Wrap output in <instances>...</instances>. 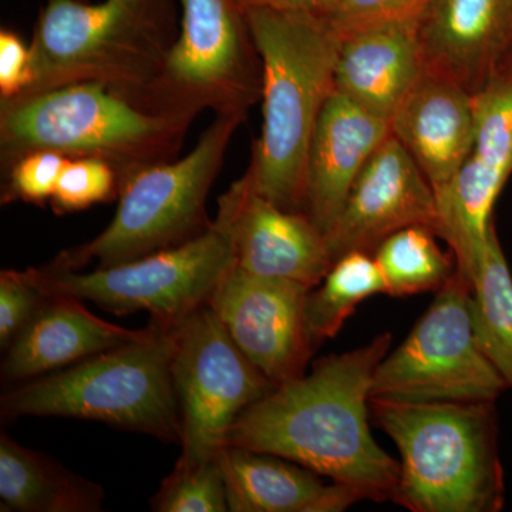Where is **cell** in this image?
I'll use <instances>...</instances> for the list:
<instances>
[{"label": "cell", "instance_id": "27", "mask_svg": "<svg viewBox=\"0 0 512 512\" xmlns=\"http://www.w3.org/2000/svg\"><path fill=\"white\" fill-rule=\"evenodd\" d=\"M120 175L107 161L94 157L69 158L50 204L57 214L86 210L119 194Z\"/></svg>", "mask_w": 512, "mask_h": 512}, {"label": "cell", "instance_id": "21", "mask_svg": "<svg viewBox=\"0 0 512 512\" xmlns=\"http://www.w3.org/2000/svg\"><path fill=\"white\" fill-rule=\"evenodd\" d=\"M228 511L342 512L367 500L352 485L332 481L274 454L225 446L218 456Z\"/></svg>", "mask_w": 512, "mask_h": 512}, {"label": "cell", "instance_id": "1", "mask_svg": "<svg viewBox=\"0 0 512 512\" xmlns=\"http://www.w3.org/2000/svg\"><path fill=\"white\" fill-rule=\"evenodd\" d=\"M389 332L372 342L322 357L311 373L274 387L232 424L227 446L291 460L367 500H392L400 464L370 431V390L392 348Z\"/></svg>", "mask_w": 512, "mask_h": 512}, {"label": "cell", "instance_id": "23", "mask_svg": "<svg viewBox=\"0 0 512 512\" xmlns=\"http://www.w3.org/2000/svg\"><path fill=\"white\" fill-rule=\"evenodd\" d=\"M473 318L481 349L512 389V274L495 222L473 282Z\"/></svg>", "mask_w": 512, "mask_h": 512}, {"label": "cell", "instance_id": "33", "mask_svg": "<svg viewBox=\"0 0 512 512\" xmlns=\"http://www.w3.org/2000/svg\"><path fill=\"white\" fill-rule=\"evenodd\" d=\"M512 69V46H511V50H510V55H508V59H507V62H505V66H504V69ZM503 70H501V72H503Z\"/></svg>", "mask_w": 512, "mask_h": 512}, {"label": "cell", "instance_id": "31", "mask_svg": "<svg viewBox=\"0 0 512 512\" xmlns=\"http://www.w3.org/2000/svg\"><path fill=\"white\" fill-rule=\"evenodd\" d=\"M33 83L32 50L9 30L0 33V97L23 96Z\"/></svg>", "mask_w": 512, "mask_h": 512}, {"label": "cell", "instance_id": "10", "mask_svg": "<svg viewBox=\"0 0 512 512\" xmlns=\"http://www.w3.org/2000/svg\"><path fill=\"white\" fill-rule=\"evenodd\" d=\"M181 26L154 97L171 109L242 114L261 100L262 63L245 0H180Z\"/></svg>", "mask_w": 512, "mask_h": 512}, {"label": "cell", "instance_id": "4", "mask_svg": "<svg viewBox=\"0 0 512 512\" xmlns=\"http://www.w3.org/2000/svg\"><path fill=\"white\" fill-rule=\"evenodd\" d=\"M494 402L370 400L400 453L392 501L412 512H498L505 503Z\"/></svg>", "mask_w": 512, "mask_h": 512}, {"label": "cell", "instance_id": "18", "mask_svg": "<svg viewBox=\"0 0 512 512\" xmlns=\"http://www.w3.org/2000/svg\"><path fill=\"white\" fill-rule=\"evenodd\" d=\"M392 134L390 121L349 99L330 94L309 148L306 212L326 234L339 217L365 165Z\"/></svg>", "mask_w": 512, "mask_h": 512}, {"label": "cell", "instance_id": "16", "mask_svg": "<svg viewBox=\"0 0 512 512\" xmlns=\"http://www.w3.org/2000/svg\"><path fill=\"white\" fill-rule=\"evenodd\" d=\"M424 72L483 92L512 46V0H430L419 22Z\"/></svg>", "mask_w": 512, "mask_h": 512}, {"label": "cell", "instance_id": "9", "mask_svg": "<svg viewBox=\"0 0 512 512\" xmlns=\"http://www.w3.org/2000/svg\"><path fill=\"white\" fill-rule=\"evenodd\" d=\"M505 390L477 340L473 284L456 271L412 332L377 366L370 400L497 403Z\"/></svg>", "mask_w": 512, "mask_h": 512}, {"label": "cell", "instance_id": "2", "mask_svg": "<svg viewBox=\"0 0 512 512\" xmlns=\"http://www.w3.org/2000/svg\"><path fill=\"white\" fill-rule=\"evenodd\" d=\"M262 63V131L247 170L262 197L306 212L313 131L330 94L340 35L323 15L245 2Z\"/></svg>", "mask_w": 512, "mask_h": 512}, {"label": "cell", "instance_id": "8", "mask_svg": "<svg viewBox=\"0 0 512 512\" xmlns=\"http://www.w3.org/2000/svg\"><path fill=\"white\" fill-rule=\"evenodd\" d=\"M234 266L231 235L217 217L198 237L124 264L90 272L50 265L26 272L46 296L92 301L116 315L148 312L157 325L174 329L207 305L221 279Z\"/></svg>", "mask_w": 512, "mask_h": 512}, {"label": "cell", "instance_id": "28", "mask_svg": "<svg viewBox=\"0 0 512 512\" xmlns=\"http://www.w3.org/2000/svg\"><path fill=\"white\" fill-rule=\"evenodd\" d=\"M69 158L55 151H35L18 158L10 164L8 188L3 201L43 204L52 200Z\"/></svg>", "mask_w": 512, "mask_h": 512}, {"label": "cell", "instance_id": "24", "mask_svg": "<svg viewBox=\"0 0 512 512\" xmlns=\"http://www.w3.org/2000/svg\"><path fill=\"white\" fill-rule=\"evenodd\" d=\"M320 284L309 291L305 303L306 328L315 346L335 338L360 303L386 293L375 256L362 251L339 258Z\"/></svg>", "mask_w": 512, "mask_h": 512}, {"label": "cell", "instance_id": "22", "mask_svg": "<svg viewBox=\"0 0 512 512\" xmlns=\"http://www.w3.org/2000/svg\"><path fill=\"white\" fill-rule=\"evenodd\" d=\"M99 484L66 470L52 458L0 436V510L13 512H97Z\"/></svg>", "mask_w": 512, "mask_h": 512}, {"label": "cell", "instance_id": "25", "mask_svg": "<svg viewBox=\"0 0 512 512\" xmlns=\"http://www.w3.org/2000/svg\"><path fill=\"white\" fill-rule=\"evenodd\" d=\"M433 229L413 225L384 239L373 252L382 272L386 295L394 298L440 291L456 274L453 252L437 244Z\"/></svg>", "mask_w": 512, "mask_h": 512}, {"label": "cell", "instance_id": "12", "mask_svg": "<svg viewBox=\"0 0 512 512\" xmlns=\"http://www.w3.org/2000/svg\"><path fill=\"white\" fill-rule=\"evenodd\" d=\"M476 134L456 180L439 204L437 237L473 284L494 224L493 210L512 174V69L477 94Z\"/></svg>", "mask_w": 512, "mask_h": 512}, {"label": "cell", "instance_id": "17", "mask_svg": "<svg viewBox=\"0 0 512 512\" xmlns=\"http://www.w3.org/2000/svg\"><path fill=\"white\" fill-rule=\"evenodd\" d=\"M390 130L419 165L439 202L473 146L476 97L451 80L423 72L394 110Z\"/></svg>", "mask_w": 512, "mask_h": 512}, {"label": "cell", "instance_id": "11", "mask_svg": "<svg viewBox=\"0 0 512 512\" xmlns=\"http://www.w3.org/2000/svg\"><path fill=\"white\" fill-rule=\"evenodd\" d=\"M173 380L181 410V463L215 460L229 430L274 384L238 349L210 306L188 316L175 332Z\"/></svg>", "mask_w": 512, "mask_h": 512}, {"label": "cell", "instance_id": "3", "mask_svg": "<svg viewBox=\"0 0 512 512\" xmlns=\"http://www.w3.org/2000/svg\"><path fill=\"white\" fill-rule=\"evenodd\" d=\"M195 117L107 84H66L2 101L3 161L35 151L94 157L113 165L121 180L170 161Z\"/></svg>", "mask_w": 512, "mask_h": 512}, {"label": "cell", "instance_id": "29", "mask_svg": "<svg viewBox=\"0 0 512 512\" xmlns=\"http://www.w3.org/2000/svg\"><path fill=\"white\" fill-rule=\"evenodd\" d=\"M47 296L26 271L5 269L0 274V346L8 349L13 340L35 318Z\"/></svg>", "mask_w": 512, "mask_h": 512}, {"label": "cell", "instance_id": "32", "mask_svg": "<svg viewBox=\"0 0 512 512\" xmlns=\"http://www.w3.org/2000/svg\"><path fill=\"white\" fill-rule=\"evenodd\" d=\"M245 2L261 3L276 9L296 10V12L328 15L336 8L340 0H245Z\"/></svg>", "mask_w": 512, "mask_h": 512}, {"label": "cell", "instance_id": "19", "mask_svg": "<svg viewBox=\"0 0 512 512\" xmlns=\"http://www.w3.org/2000/svg\"><path fill=\"white\" fill-rule=\"evenodd\" d=\"M419 22L397 20L339 33L336 90L390 121L424 72Z\"/></svg>", "mask_w": 512, "mask_h": 512}, {"label": "cell", "instance_id": "5", "mask_svg": "<svg viewBox=\"0 0 512 512\" xmlns=\"http://www.w3.org/2000/svg\"><path fill=\"white\" fill-rule=\"evenodd\" d=\"M146 338L87 357L3 394V419L69 417L181 441L173 380L175 332L151 323Z\"/></svg>", "mask_w": 512, "mask_h": 512}, {"label": "cell", "instance_id": "30", "mask_svg": "<svg viewBox=\"0 0 512 512\" xmlns=\"http://www.w3.org/2000/svg\"><path fill=\"white\" fill-rule=\"evenodd\" d=\"M430 0H340L325 18L339 33L376 23L420 20Z\"/></svg>", "mask_w": 512, "mask_h": 512}, {"label": "cell", "instance_id": "6", "mask_svg": "<svg viewBox=\"0 0 512 512\" xmlns=\"http://www.w3.org/2000/svg\"><path fill=\"white\" fill-rule=\"evenodd\" d=\"M175 39L154 0H49L30 45L33 83L25 94L96 82L158 103L154 93Z\"/></svg>", "mask_w": 512, "mask_h": 512}, {"label": "cell", "instance_id": "13", "mask_svg": "<svg viewBox=\"0 0 512 512\" xmlns=\"http://www.w3.org/2000/svg\"><path fill=\"white\" fill-rule=\"evenodd\" d=\"M311 288L229 269L208 301L238 349L274 386L306 373L316 346L306 328Z\"/></svg>", "mask_w": 512, "mask_h": 512}, {"label": "cell", "instance_id": "14", "mask_svg": "<svg viewBox=\"0 0 512 512\" xmlns=\"http://www.w3.org/2000/svg\"><path fill=\"white\" fill-rule=\"evenodd\" d=\"M413 225L437 234L439 204L419 165L390 134L357 177L326 244L333 262L349 252L373 254L384 239Z\"/></svg>", "mask_w": 512, "mask_h": 512}, {"label": "cell", "instance_id": "26", "mask_svg": "<svg viewBox=\"0 0 512 512\" xmlns=\"http://www.w3.org/2000/svg\"><path fill=\"white\" fill-rule=\"evenodd\" d=\"M158 512H227L224 477L218 458L207 463L177 461L151 501Z\"/></svg>", "mask_w": 512, "mask_h": 512}, {"label": "cell", "instance_id": "7", "mask_svg": "<svg viewBox=\"0 0 512 512\" xmlns=\"http://www.w3.org/2000/svg\"><path fill=\"white\" fill-rule=\"evenodd\" d=\"M242 114H218L187 156L138 168L120 180V202L109 227L57 256L52 268L80 271L124 264L177 247L211 227L205 204Z\"/></svg>", "mask_w": 512, "mask_h": 512}, {"label": "cell", "instance_id": "15", "mask_svg": "<svg viewBox=\"0 0 512 512\" xmlns=\"http://www.w3.org/2000/svg\"><path fill=\"white\" fill-rule=\"evenodd\" d=\"M217 217L231 235L235 266L248 274L313 289L335 264L325 234L308 212L284 210L262 197L247 174L222 195Z\"/></svg>", "mask_w": 512, "mask_h": 512}, {"label": "cell", "instance_id": "20", "mask_svg": "<svg viewBox=\"0 0 512 512\" xmlns=\"http://www.w3.org/2000/svg\"><path fill=\"white\" fill-rule=\"evenodd\" d=\"M80 299L47 296L28 326L6 349L2 372L9 380L36 379L87 357L146 338V329L121 328L87 311Z\"/></svg>", "mask_w": 512, "mask_h": 512}]
</instances>
